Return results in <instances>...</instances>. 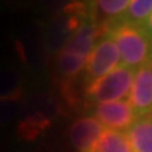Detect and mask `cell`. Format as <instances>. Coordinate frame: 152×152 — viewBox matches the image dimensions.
I'll return each mask as SVG.
<instances>
[{"mask_svg":"<svg viewBox=\"0 0 152 152\" xmlns=\"http://www.w3.org/2000/svg\"><path fill=\"white\" fill-rule=\"evenodd\" d=\"M33 110L24 115L18 125V134L23 140L33 141L51 125V110H56L58 103L49 94H37L33 97Z\"/></svg>","mask_w":152,"mask_h":152,"instance_id":"6","label":"cell"},{"mask_svg":"<svg viewBox=\"0 0 152 152\" xmlns=\"http://www.w3.org/2000/svg\"><path fill=\"white\" fill-rule=\"evenodd\" d=\"M45 23L34 20L18 28L13 37L16 51L21 66L30 73H44L48 69L51 56L45 45Z\"/></svg>","mask_w":152,"mask_h":152,"instance_id":"2","label":"cell"},{"mask_svg":"<svg viewBox=\"0 0 152 152\" xmlns=\"http://www.w3.org/2000/svg\"><path fill=\"white\" fill-rule=\"evenodd\" d=\"M55 71L59 79H75L83 69H86L87 59L80 55L64 48L54 58Z\"/></svg>","mask_w":152,"mask_h":152,"instance_id":"14","label":"cell"},{"mask_svg":"<svg viewBox=\"0 0 152 152\" xmlns=\"http://www.w3.org/2000/svg\"><path fill=\"white\" fill-rule=\"evenodd\" d=\"M73 1L75 0H38L37 11L52 18V17L61 14L62 11H65Z\"/></svg>","mask_w":152,"mask_h":152,"instance_id":"18","label":"cell"},{"mask_svg":"<svg viewBox=\"0 0 152 152\" xmlns=\"http://www.w3.org/2000/svg\"><path fill=\"white\" fill-rule=\"evenodd\" d=\"M94 117L103 127H107V130L115 131L128 130L138 118L131 104L124 100L97 104L94 107Z\"/></svg>","mask_w":152,"mask_h":152,"instance_id":"8","label":"cell"},{"mask_svg":"<svg viewBox=\"0 0 152 152\" xmlns=\"http://www.w3.org/2000/svg\"><path fill=\"white\" fill-rule=\"evenodd\" d=\"M127 137L132 152H152V115L138 117Z\"/></svg>","mask_w":152,"mask_h":152,"instance_id":"13","label":"cell"},{"mask_svg":"<svg viewBox=\"0 0 152 152\" xmlns=\"http://www.w3.org/2000/svg\"><path fill=\"white\" fill-rule=\"evenodd\" d=\"M90 152H132L128 137L123 131L106 130Z\"/></svg>","mask_w":152,"mask_h":152,"instance_id":"15","label":"cell"},{"mask_svg":"<svg viewBox=\"0 0 152 152\" xmlns=\"http://www.w3.org/2000/svg\"><path fill=\"white\" fill-rule=\"evenodd\" d=\"M20 100H0V123H4L17 110Z\"/></svg>","mask_w":152,"mask_h":152,"instance_id":"19","label":"cell"},{"mask_svg":"<svg viewBox=\"0 0 152 152\" xmlns=\"http://www.w3.org/2000/svg\"><path fill=\"white\" fill-rule=\"evenodd\" d=\"M121 56L115 41L109 34H104L96 42L92 54L87 58L86 69H85V83L103 77L111 71H114L118 65Z\"/></svg>","mask_w":152,"mask_h":152,"instance_id":"5","label":"cell"},{"mask_svg":"<svg viewBox=\"0 0 152 152\" xmlns=\"http://www.w3.org/2000/svg\"><path fill=\"white\" fill-rule=\"evenodd\" d=\"M103 132V124L94 115H83L72 123L69 141L79 152H90Z\"/></svg>","mask_w":152,"mask_h":152,"instance_id":"9","label":"cell"},{"mask_svg":"<svg viewBox=\"0 0 152 152\" xmlns=\"http://www.w3.org/2000/svg\"><path fill=\"white\" fill-rule=\"evenodd\" d=\"M128 103L137 117L152 115V61L137 69Z\"/></svg>","mask_w":152,"mask_h":152,"instance_id":"7","label":"cell"},{"mask_svg":"<svg viewBox=\"0 0 152 152\" xmlns=\"http://www.w3.org/2000/svg\"><path fill=\"white\" fill-rule=\"evenodd\" d=\"M90 20L86 0H75L65 11L45 23V45L51 58H55L71 41L82 24Z\"/></svg>","mask_w":152,"mask_h":152,"instance_id":"3","label":"cell"},{"mask_svg":"<svg viewBox=\"0 0 152 152\" xmlns=\"http://www.w3.org/2000/svg\"><path fill=\"white\" fill-rule=\"evenodd\" d=\"M24 75L14 66L0 68V100H21L24 94Z\"/></svg>","mask_w":152,"mask_h":152,"instance_id":"12","label":"cell"},{"mask_svg":"<svg viewBox=\"0 0 152 152\" xmlns=\"http://www.w3.org/2000/svg\"><path fill=\"white\" fill-rule=\"evenodd\" d=\"M145 28H147L148 34H149V35H151V38H152V14L149 16V18L147 20V23H145Z\"/></svg>","mask_w":152,"mask_h":152,"instance_id":"21","label":"cell"},{"mask_svg":"<svg viewBox=\"0 0 152 152\" xmlns=\"http://www.w3.org/2000/svg\"><path fill=\"white\" fill-rule=\"evenodd\" d=\"M152 14V0H131V4L123 18L135 24L145 26L147 20Z\"/></svg>","mask_w":152,"mask_h":152,"instance_id":"16","label":"cell"},{"mask_svg":"<svg viewBox=\"0 0 152 152\" xmlns=\"http://www.w3.org/2000/svg\"><path fill=\"white\" fill-rule=\"evenodd\" d=\"M59 94L69 107H77L80 104V96L77 90V77L59 79Z\"/></svg>","mask_w":152,"mask_h":152,"instance_id":"17","label":"cell"},{"mask_svg":"<svg viewBox=\"0 0 152 152\" xmlns=\"http://www.w3.org/2000/svg\"><path fill=\"white\" fill-rule=\"evenodd\" d=\"M90 20L107 27L123 18L131 4V0H86Z\"/></svg>","mask_w":152,"mask_h":152,"instance_id":"10","label":"cell"},{"mask_svg":"<svg viewBox=\"0 0 152 152\" xmlns=\"http://www.w3.org/2000/svg\"><path fill=\"white\" fill-rule=\"evenodd\" d=\"M106 34L117 44L123 65L134 69L152 61V38L145 26L120 18L106 27Z\"/></svg>","mask_w":152,"mask_h":152,"instance_id":"1","label":"cell"},{"mask_svg":"<svg viewBox=\"0 0 152 152\" xmlns=\"http://www.w3.org/2000/svg\"><path fill=\"white\" fill-rule=\"evenodd\" d=\"M104 34H106V27L104 26L96 24L92 20H87L73 34V37L71 38V41L68 42L65 48L87 59L89 55L92 54L96 42L103 37Z\"/></svg>","mask_w":152,"mask_h":152,"instance_id":"11","label":"cell"},{"mask_svg":"<svg viewBox=\"0 0 152 152\" xmlns=\"http://www.w3.org/2000/svg\"><path fill=\"white\" fill-rule=\"evenodd\" d=\"M135 72L125 65L117 66L114 71L103 77L89 82L85 86L83 97L89 104H103L120 102L125 96H130Z\"/></svg>","mask_w":152,"mask_h":152,"instance_id":"4","label":"cell"},{"mask_svg":"<svg viewBox=\"0 0 152 152\" xmlns=\"http://www.w3.org/2000/svg\"><path fill=\"white\" fill-rule=\"evenodd\" d=\"M38 0H0V3H3L6 7L13 9V10H26L30 9L31 6L37 4Z\"/></svg>","mask_w":152,"mask_h":152,"instance_id":"20","label":"cell"}]
</instances>
